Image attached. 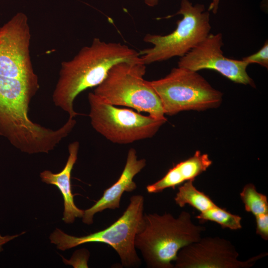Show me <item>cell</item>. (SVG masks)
Instances as JSON below:
<instances>
[{
    "instance_id": "ba28073f",
    "label": "cell",
    "mask_w": 268,
    "mask_h": 268,
    "mask_svg": "<svg viewBox=\"0 0 268 268\" xmlns=\"http://www.w3.org/2000/svg\"><path fill=\"white\" fill-rule=\"evenodd\" d=\"M88 99L92 127L115 143L128 144L151 138L167 121L107 103L93 92L89 93Z\"/></svg>"
},
{
    "instance_id": "8fae6325",
    "label": "cell",
    "mask_w": 268,
    "mask_h": 268,
    "mask_svg": "<svg viewBox=\"0 0 268 268\" xmlns=\"http://www.w3.org/2000/svg\"><path fill=\"white\" fill-rule=\"evenodd\" d=\"M223 45L221 33H209L199 45L180 58L178 67L195 71L213 70L235 83L255 87L247 72L249 64L242 60L225 57L221 49Z\"/></svg>"
},
{
    "instance_id": "30bf717a",
    "label": "cell",
    "mask_w": 268,
    "mask_h": 268,
    "mask_svg": "<svg viewBox=\"0 0 268 268\" xmlns=\"http://www.w3.org/2000/svg\"><path fill=\"white\" fill-rule=\"evenodd\" d=\"M267 255L262 253L242 261L230 241L219 237H206L180 249L174 266L175 268H248Z\"/></svg>"
},
{
    "instance_id": "8992f818",
    "label": "cell",
    "mask_w": 268,
    "mask_h": 268,
    "mask_svg": "<svg viewBox=\"0 0 268 268\" xmlns=\"http://www.w3.org/2000/svg\"><path fill=\"white\" fill-rule=\"evenodd\" d=\"M182 18L177 22L171 33L161 35L147 34L143 40L153 47L139 52L145 65L167 60L174 57L184 56L201 42L210 33L209 13L203 4L193 5L188 0H182L176 13Z\"/></svg>"
},
{
    "instance_id": "4fadbf2b",
    "label": "cell",
    "mask_w": 268,
    "mask_h": 268,
    "mask_svg": "<svg viewBox=\"0 0 268 268\" xmlns=\"http://www.w3.org/2000/svg\"><path fill=\"white\" fill-rule=\"evenodd\" d=\"M79 148V143L77 141L68 145V157L61 172L53 173L49 170H45L40 175L42 182L55 185L60 191L64 201L63 220L66 223H73L76 218H82L84 214V210L78 208L74 203L70 181L71 173L77 159Z\"/></svg>"
},
{
    "instance_id": "5b68a950",
    "label": "cell",
    "mask_w": 268,
    "mask_h": 268,
    "mask_svg": "<svg viewBox=\"0 0 268 268\" xmlns=\"http://www.w3.org/2000/svg\"><path fill=\"white\" fill-rule=\"evenodd\" d=\"M144 197L132 196L123 214L116 221L102 230L86 236L76 237L57 228L50 236L51 243L65 251L87 243H102L112 247L121 259L122 266L137 268L141 264L134 246V239L143 224Z\"/></svg>"
},
{
    "instance_id": "7c38bea8",
    "label": "cell",
    "mask_w": 268,
    "mask_h": 268,
    "mask_svg": "<svg viewBox=\"0 0 268 268\" xmlns=\"http://www.w3.org/2000/svg\"><path fill=\"white\" fill-rule=\"evenodd\" d=\"M146 164V160L144 158L138 159L135 149L130 148L128 152L124 168L119 178L113 185L104 191L102 197L94 205L84 210L82 222L86 224H91L96 213L106 209L119 208L123 193L125 192H133L136 189V184L133 179L145 167Z\"/></svg>"
},
{
    "instance_id": "e0dca14e",
    "label": "cell",
    "mask_w": 268,
    "mask_h": 268,
    "mask_svg": "<svg viewBox=\"0 0 268 268\" xmlns=\"http://www.w3.org/2000/svg\"><path fill=\"white\" fill-rule=\"evenodd\" d=\"M240 196L247 212H251L255 216L268 213L267 196L258 192L253 184H246L243 187Z\"/></svg>"
},
{
    "instance_id": "d6986e66",
    "label": "cell",
    "mask_w": 268,
    "mask_h": 268,
    "mask_svg": "<svg viewBox=\"0 0 268 268\" xmlns=\"http://www.w3.org/2000/svg\"><path fill=\"white\" fill-rule=\"evenodd\" d=\"M90 254L85 249L78 250L73 254L70 260L63 258V261L67 265H70L74 268H88L87 262Z\"/></svg>"
},
{
    "instance_id": "603a6c76",
    "label": "cell",
    "mask_w": 268,
    "mask_h": 268,
    "mask_svg": "<svg viewBox=\"0 0 268 268\" xmlns=\"http://www.w3.org/2000/svg\"><path fill=\"white\" fill-rule=\"evenodd\" d=\"M145 3L149 6H154L156 5L158 3L159 0H144Z\"/></svg>"
},
{
    "instance_id": "3957f363",
    "label": "cell",
    "mask_w": 268,
    "mask_h": 268,
    "mask_svg": "<svg viewBox=\"0 0 268 268\" xmlns=\"http://www.w3.org/2000/svg\"><path fill=\"white\" fill-rule=\"evenodd\" d=\"M39 88V84L0 75V135L27 153L44 146L51 134L50 129L28 117L31 100Z\"/></svg>"
},
{
    "instance_id": "44dd1931",
    "label": "cell",
    "mask_w": 268,
    "mask_h": 268,
    "mask_svg": "<svg viewBox=\"0 0 268 268\" xmlns=\"http://www.w3.org/2000/svg\"><path fill=\"white\" fill-rule=\"evenodd\" d=\"M24 232L20 234H15L14 235H6V236H1L0 234V252L2 251V246L5 244L7 243L9 241L16 238L18 237L19 235L25 233Z\"/></svg>"
},
{
    "instance_id": "ac0fdd59",
    "label": "cell",
    "mask_w": 268,
    "mask_h": 268,
    "mask_svg": "<svg viewBox=\"0 0 268 268\" xmlns=\"http://www.w3.org/2000/svg\"><path fill=\"white\" fill-rule=\"evenodd\" d=\"M249 65L258 64L267 68H268V42L267 40L263 46L256 53L242 59Z\"/></svg>"
},
{
    "instance_id": "52a82bcc",
    "label": "cell",
    "mask_w": 268,
    "mask_h": 268,
    "mask_svg": "<svg viewBox=\"0 0 268 268\" xmlns=\"http://www.w3.org/2000/svg\"><path fill=\"white\" fill-rule=\"evenodd\" d=\"M150 83L160 98L165 115L215 108L222 101V92L198 71L184 67L173 68L165 77Z\"/></svg>"
},
{
    "instance_id": "9a60e30c",
    "label": "cell",
    "mask_w": 268,
    "mask_h": 268,
    "mask_svg": "<svg viewBox=\"0 0 268 268\" xmlns=\"http://www.w3.org/2000/svg\"><path fill=\"white\" fill-rule=\"evenodd\" d=\"M195 180L187 181L178 187L174 201L180 207L188 204L200 212L217 206L210 198L195 187Z\"/></svg>"
},
{
    "instance_id": "277c9868",
    "label": "cell",
    "mask_w": 268,
    "mask_h": 268,
    "mask_svg": "<svg viewBox=\"0 0 268 268\" xmlns=\"http://www.w3.org/2000/svg\"><path fill=\"white\" fill-rule=\"evenodd\" d=\"M146 65L140 58L119 62L112 67L93 93L111 105L130 107L157 119H166L159 97L150 81L144 79Z\"/></svg>"
},
{
    "instance_id": "9c48e42d",
    "label": "cell",
    "mask_w": 268,
    "mask_h": 268,
    "mask_svg": "<svg viewBox=\"0 0 268 268\" xmlns=\"http://www.w3.org/2000/svg\"><path fill=\"white\" fill-rule=\"evenodd\" d=\"M31 33L28 18L16 14L0 27V75L39 84L30 55Z\"/></svg>"
},
{
    "instance_id": "ffe728a7",
    "label": "cell",
    "mask_w": 268,
    "mask_h": 268,
    "mask_svg": "<svg viewBox=\"0 0 268 268\" xmlns=\"http://www.w3.org/2000/svg\"><path fill=\"white\" fill-rule=\"evenodd\" d=\"M256 233L265 240H268V213L255 216Z\"/></svg>"
},
{
    "instance_id": "7402d4cb",
    "label": "cell",
    "mask_w": 268,
    "mask_h": 268,
    "mask_svg": "<svg viewBox=\"0 0 268 268\" xmlns=\"http://www.w3.org/2000/svg\"><path fill=\"white\" fill-rule=\"evenodd\" d=\"M220 0H212V2L209 6L208 11H212L214 14L217 13Z\"/></svg>"
},
{
    "instance_id": "7a4b0ae2",
    "label": "cell",
    "mask_w": 268,
    "mask_h": 268,
    "mask_svg": "<svg viewBox=\"0 0 268 268\" xmlns=\"http://www.w3.org/2000/svg\"><path fill=\"white\" fill-rule=\"evenodd\" d=\"M206 228L195 224L191 214L182 211L178 217L165 213L144 214L141 230L134 239L148 268H173L178 252L198 241Z\"/></svg>"
},
{
    "instance_id": "5bb4252c",
    "label": "cell",
    "mask_w": 268,
    "mask_h": 268,
    "mask_svg": "<svg viewBox=\"0 0 268 268\" xmlns=\"http://www.w3.org/2000/svg\"><path fill=\"white\" fill-rule=\"evenodd\" d=\"M212 163L207 154L197 150L192 156L170 168L161 179L147 185V192L158 193L167 188L174 189L187 181L195 180L197 176L206 171Z\"/></svg>"
},
{
    "instance_id": "6da1fadb",
    "label": "cell",
    "mask_w": 268,
    "mask_h": 268,
    "mask_svg": "<svg viewBox=\"0 0 268 268\" xmlns=\"http://www.w3.org/2000/svg\"><path fill=\"white\" fill-rule=\"evenodd\" d=\"M140 56L139 52L126 45L94 38L90 46L82 48L73 59L62 63L59 78L52 95L53 103L66 112L70 118L81 115L73 108L76 96L99 85L116 64L137 61Z\"/></svg>"
},
{
    "instance_id": "2e32d148",
    "label": "cell",
    "mask_w": 268,
    "mask_h": 268,
    "mask_svg": "<svg viewBox=\"0 0 268 268\" xmlns=\"http://www.w3.org/2000/svg\"><path fill=\"white\" fill-rule=\"evenodd\" d=\"M196 218L201 223L207 221L216 222L220 225L223 229L229 228L234 230L240 229L242 227L241 216L233 214L228 211L226 208H221L218 205L200 212Z\"/></svg>"
}]
</instances>
